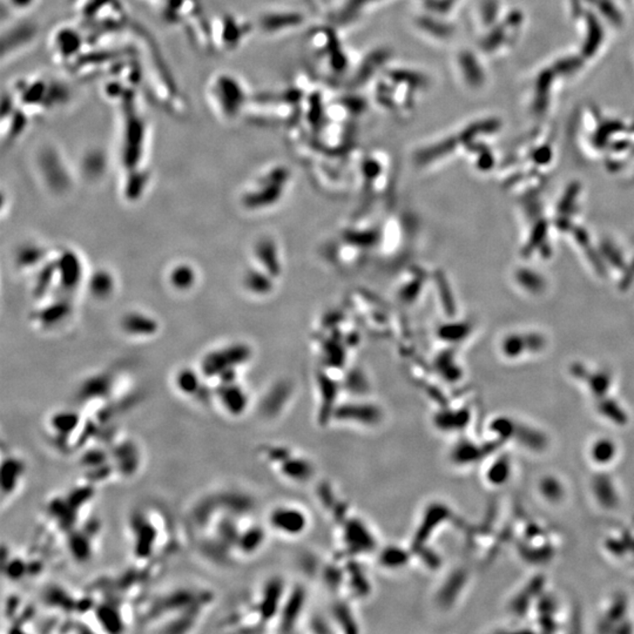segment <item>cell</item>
<instances>
[{
    "instance_id": "1",
    "label": "cell",
    "mask_w": 634,
    "mask_h": 634,
    "mask_svg": "<svg viewBox=\"0 0 634 634\" xmlns=\"http://www.w3.org/2000/svg\"><path fill=\"white\" fill-rule=\"evenodd\" d=\"M3 95L29 124L51 113L69 99L65 85L39 74L17 79Z\"/></svg>"
},
{
    "instance_id": "2",
    "label": "cell",
    "mask_w": 634,
    "mask_h": 634,
    "mask_svg": "<svg viewBox=\"0 0 634 634\" xmlns=\"http://www.w3.org/2000/svg\"><path fill=\"white\" fill-rule=\"evenodd\" d=\"M164 25L179 29L204 53H214L211 19L206 17L201 0H140Z\"/></svg>"
},
{
    "instance_id": "3",
    "label": "cell",
    "mask_w": 634,
    "mask_h": 634,
    "mask_svg": "<svg viewBox=\"0 0 634 634\" xmlns=\"http://www.w3.org/2000/svg\"><path fill=\"white\" fill-rule=\"evenodd\" d=\"M206 98L211 112L223 121L235 120L248 101L244 83L230 72H219L209 78Z\"/></svg>"
},
{
    "instance_id": "4",
    "label": "cell",
    "mask_w": 634,
    "mask_h": 634,
    "mask_svg": "<svg viewBox=\"0 0 634 634\" xmlns=\"http://www.w3.org/2000/svg\"><path fill=\"white\" fill-rule=\"evenodd\" d=\"M251 355L244 344H230L211 350L201 360L200 372L204 379H220L221 376L237 372Z\"/></svg>"
},
{
    "instance_id": "5",
    "label": "cell",
    "mask_w": 634,
    "mask_h": 634,
    "mask_svg": "<svg viewBox=\"0 0 634 634\" xmlns=\"http://www.w3.org/2000/svg\"><path fill=\"white\" fill-rule=\"evenodd\" d=\"M211 45L214 53H226L237 50L249 32L248 22L235 15H219L211 19Z\"/></svg>"
},
{
    "instance_id": "6",
    "label": "cell",
    "mask_w": 634,
    "mask_h": 634,
    "mask_svg": "<svg viewBox=\"0 0 634 634\" xmlns=\"http://www.w3.org/2000/svg\"><path fill=\"white\" fill-rule=\"evenodd\" d=\"M309 523L306 511L290 504L274 507L268 516V524L274 533L290 538L302 536L309 528Z\"/></svg>"
},
{
    "instance_id": "7",
    "label": "cell",
    "mask_w": 634,
    "mask_h": 634,
    "mask_svg": "<svg viewBox=\"0 0 634 634\" xmlns=\"http://www.w3.org/2000/svg\"><path fill=\"white\" fill-rule=\"evenodd\" d=\"M342 540L346 552L368 554L377 551V538L372 528L360 518H350L342 528Z\"/></svg>"
},
{
    "instance_id": "8",
    "label": "cell",
    "mask_w": 634,
    "mask_h": 634,
    "mask_svg": "<svg viewBox=\"0 0 634 634\" xmlns=\"http://www.w3.org/2000/svg\"><path fill=\"white\" fill-rule=\"evenodd\" d=\"M38 164L41 175L52 190L60 193L69 190L72 185L71 175L62 155L55 148L48 147L41 150L38 157Z\"/></svg>"
},
{
    "instance_id": "9",
    "label": "cell",
    "mask_w": 634,
    "mask_h": 634,
    "mask_svg": "<svg viewBox=\"0 0 634 634\" xmlns=\"http://www.w3.org/2000/svg\"><path fill=\"white\" fill-rule=\"evenodd\" d=\"M449 516L450 510L445 504L441 502L430 504L423 512L418 526L416 528L415 536L412 538L411 550L416 552L419 549L427 547L431 536H434V533L441 528L443 523L448 521Z\"/></svg>"
},
{
    "instance_id": "10",
    "label": "cell",
    "mask_w": 634,
    "mask_h": 634,
    "mask_svg": "<svg viewBox=\"0 0 634 634\" xmlns=\"http://www.w3.org/2000/svg\"><path fill=\"white\" fill-rule=\"evenodd\" d=\"M12 22L3 31V62L6 59L15 58V55L24 51L32 44L37 37V29L29 22Z\"/></svg>"
},
{
    "instance_id": "11",
    "label": "cell",
    "mask_w": 634,
    "mask_h": 634,
    "mask_svg": "<svg viewBox=\"0 0 634 634\" xmlns=\"http://www.w3.org/2000/svg\"><path fill=\"white\" fill-rule=\"evenodd\" d=\"M57 285L65 295H69L78 288L84 279L81 260L71 251H66L55 260Z\"/></svg>"
},
{
    "instance_id": "12",
    "label": "cell",
    "mask_w": 634,
    "mask_h": 634,
    "mask_svg": "<svg viewBox=\"0 0 634 634\" xmlns=\"http://www.w3.org/2000/svg\"><path fill=\"white\" fill-rule=\"evenodd\" d=\"M218 383L219 384L216 388V395L220 405L228 415L241 417L248 408V394L237 382V379Z\"/></svg>"
},
{
    "instance_id": "13",
    "label": "cell",
    "mask_w": 634,
    "mask_h": 634,
    "mask_svg": "<svg viewBox=\"0 0 634 634\" xmlns=\"http://www.w3.org/2000/svg\"><path fill=\"white\" fill-rule=\"evenodd\" d=\"M382 411L379 407L369 403H354L337 407L334 419L339 422L358 424L362 427H376L382 422Z\"/></svg>"
},
{
    "instance_id": "14",
    "label": "cell",
    "mask_w": 634,
    "mask_h": 634,
    "mask_svg": "<svg viewBox=\"0 0 634 634\" xmlns=\"http://www.w3.org/2000/svg\"><path fill=\"white\" fill-rule=\"evenodd\" d=\"M285 584L280 578H273L266 583L260 596L258 611L263 621H269L280 614L286 598Z\"/></svg>"
},
{
    "instance_id": "15",
    "label": "cell",
    "mask_w": 634,
    "mask_h": 634,
    "mask_svg": "<svg viewBox=\"0 0 634 634\" xmlns=\"http://www.w3.org/2000/svg\"><path fill=\"white\" fill-rule=\"evenodd\" d=\"M274 460L279 462L281 474L289 481L303 483V481H309L310 478L313 477L315 469H314L313 463L306 457L288 455L283 450L282 456L277 457Z\"/></svg>"
},
{
    "instance_id": "16",
    "label": "cell",
    "mask_w": 634,
    "mask_h": 634,
    "mask_svg": "<svg viewBox=\"0 0 634 634\" xmlns=\"http://www.w3.org/2000/svg\"><path fill=\"white\" fill-rule=\"evenodd\" d=\"M307 594L302 586H295L290 593L286 594L285 602L281 607V630L290 631L296 626L306 605Z\"/></svg>"
},
{
    "instance_id": "17",
    "label": "cell",
    "mask_w": 634,
    "mask_h": 634,
    "mask_svg": "<svg viewBox=\"0 0 634 634\" xmlns=\"http://www.w3.org/2000/svg\"><path fill=\"white\" fill-rule=\"evenodd\" d=\"M121 328L135 337H150L159 332V323L154 317L141 311H131L121 320Z\"/></svg>"
},
{
    "instance_id": "18",
    "label": "cell",
    "mask_w": 634,
    "mask_h": 634,
    "mask_svg": "<svg viewBox=\"0 0 634 634\" xmlns=\"http://www.w3.org/2000/svg\"><path fill=\"white\" fill-rule=\"evenodd\" d=\"M71 313L72 302L69 300V295L64 294L58 300H55V302L37 311L36 318L39 325L48 328L58 325L62 320L67 318Z\"/></svg>"
},
{
    "instance_id": "19",
    "label": "cell",
    "mask_w": 634,
    "mask_h": 634,
    "mask_svg": "<svg viewBox=\"0 0 634 634\" xmlns=\"http://www.w3.org/2000/svg\"><path fill=\"white\" fill-rule=\"evenodd\" d=\"M414 551H409L404 547H398V545H389L379 551L377 559H379V565L382 566L384 570H401L408 565L409 561L411 559Z\"/></svg>"
},
{
    "instance_id": "20",
    "label": "cell",
    "mask_w": 634,
    "mask_h": 634,
    "mask_svg": "<svg viewBox=\"0 0 634 634\" xmlns=\"http://www.w3.org/2000/svg\"><path fill=\"white\" fill-rule=\"evenodd\" d=\"M24 474V464L18 458L8 457L1 465V490L3 495H12L18 488L19 481Z\"/></svg>"
},
{
    "instance_id": "21",
    "label": "cell",
    "mask_w": 634,
    "mask_h": 634,
    "mask_svg": "<svg viewBox=\"0 0 634 634\" xmlns=\"http://www.w3.org/2000/svg\"><path fill=\"white\" fill-rule=\"evenodd\" d=\"M150 181V173L146 168L139 171L125 173L124 193L128 200H138L141 197Z\"/></svg>"
},
{
    "instance_id": "22",
    "label": "cell",
    "mask_w": 634,
    "mask_h": 634,
    "mask_svg": "<svg viewBox=\"0 0 634 634\" xmlns=\"http://www.w3.org/2000/svg\"><path fill=\"white\" fill-rule=\"evenodd\" d=\"M201 372H195L193 369L185 368L180 369L176 372L174 377L175 388L178 389L180 394L185 396H197L200 395L202 391V381H201Z\"/></svg>"
},
{
    "instance_id": "23",
    "label": "cell",
    "mask_w": 634,
    "mask_h": 634,
    "mask_svg": "<svg viewBox=\"0 0 634 634\" xmlns=\"http://www.w3.org/2000/svg\"><path fill=\"white\" fill-rule=\"evenodd\" d=\"M265 540H266L265 530L255 525V526L244 530V533H240L235 549L240 551L242 554L251 556V554L258 552L263 547Z\"/></svg>"
},
{
    "instance_id": "24",
    "label": "cell",
    "mask_w": 634,
    "mask_h": 634,
    "mask_svg": "<svg viewBox=\"0 0 634 634\" xmlns=\"http://www.w3.org/2000/svg\"><path fill=\"white\" fill-rule=\"evenodd\" d=\"M80 415L76 411L55 412L50 419V427L58 436H69L80 424Z\"/></svg>"
},
{
    "instance_id": "25",
    "label": "cell",
    "mask_w": 634,
    "mask_h": 634,
    "mask_svg": "<svg viewBox=\"0 0 634 634\" xmlns=\"http://www.w3.org/2000/svg\"><path fill=\"white\" fill-rule=\"evenodd\" d=\"M113 384L112 377L107 374L101 375H95L91 379H88L80 388V397L84 398L83 401H91L92 397L97 398L98 396H106L110 393L111 386Z\"/></svg>"
},
{
    "instance_id": "26",
    "label": "cell",
    "mask_w": 634,
    "mask_h": 634,
    "mask_svg": "<svg viewBox=\"0 0 634 634\" xmlns=\"http://www.w3.org/2000/svg\"><path fill=\"white\" fill-rule=\"evenodd\" d=\"M197 280V272L190 265H178L169 273V283L173 288L180 292H186L193 288Z\"/></svg>"
},
{
    "instance_id": "27",
    "label": "cell",
    "mask_w": 634,
    "mask_h": 634,
    "mask_svg": "<svg viewBox=\"0 0 634 634\" xmlns=\"http://www.w3.org/2000/svg\"><path fill=\"white\" fill-rule=\"evenodd\" d=\"M88 286H90L88 288L93 297L105 300L106 297H110L112 295L115 283H114L113 276L108 272L98 270L92 275Z\"/></svg>"
},
{
    "instance_id": "28",
    "label": "cell",
    "mask_w": 634,
    "mask_h": 634,
    "mask_svg": "<svg viewBox=\"0 0 634 634\" xmlns=\"http://www.w3.org/2000/svg\"><path fill=\"white\" fill-rule=\"evenodd\" d=\"M136 543H135V552L138 556H146L150 554V549L153 547L155 540V528L148 524L146 521H141L136 528Z\"/></svg>"
},
{
    "instance_id": "29",
    "label": "cell",
    "mask_w": 634,
    "mask_h": 634,
    "mask_svg": "<svg viewBox=\"0 0 634 634\" xmlns=\"http://www.w3.org/2000/svg\"><path fill=\"white\" fill-rule=\"evenodd\" d=\"M45 254H46V252H45L44 249L38 247V246H34V244H29V246H26V247L19 251L18 255H17V262L22 268H25V267L31 268V267H34L36 265H39L45 259Z\"/></svg>"
},
{
    "instance_id": "30",
    "label": "cell",
    "mask_w": 634,
    "mask_h": 634,
    "mask_svg": "<svg viewBox=\"0 0 634 634\" xmlns=\"http://www.w3.org/2000/svg\"><path fill=\"white\" fill-rule=\"evenodd\" d=\"M39 0H3V10L13 18H22L37 6Z\"/></svg>"
},
{
    "instance_id": "31",
    "label": "cell",
    "mask_w": 634,
    "mask_h": 634,
    "mask_svg": "<svg viewBox=\"0 0 634 634\" xmlns=\"http://www.w3.org/2000/svg\"><path fill=\"white\" fill-rule=\"evenodd\" d=\"M603 39V29H600V26L598 25V22H596V19L592 17L590 18V22H589V38H587L586 46H585V50H584V53L587 55H592L596 53V50H597L598 46H599V43Z\"/></svg>"
},
{
    "instance_id": "32",
    "label": "cell",
    "mask_w": 634,
    "mask_h": 634,
    "mask_svg": "<svg viewBox=\"0 0 634 634\" xmlns=\"http://www.w3.org/2000/svg\"><path fill=\"white\" fill-rule=\"evenodd\" d=\"M99 620L101 621L102 626L107 627L108 631H115V626L119 625V614L114 610L102 609L101 612H99Z\"/></svg>"
},
{
    "instance_id": "33",
    "label": "cell",
    "mask_w": 634,
    "mask_h": 634,
    "mask_svg": "<svg viewBox=\"0 0 634 634\" xmlns=\"http://www.w3.org/2000/svg\"><path fill=\"white\" fill-rule=\"evenodd\" d=\"M594 3L597 4L598 8L600 11L605 13L606 17L612 20V22H621V17H620L619 12L617 11V8L613 6L612 3H610L609 0H594Z\"/></svg>"
},
{
    "instance_id": "34",
    "label": "cell",
    "mask_w": 634,
    "mask_h": 634,
    "mask_svg": "<svg viewBox=\"0 0 634 634\" xmlns=\"http://www.w3.org/2000/svg\"><path fill=\"white\" fill-rule=\"evenodd\" d=\"M5 571L8 572V576L11 578V579H20L19 577H22L25 572V565L22 564V561H12L11 563L8 561V565H5ZM8 578V579H10Z\"/></svg>"
}]
</instances>
